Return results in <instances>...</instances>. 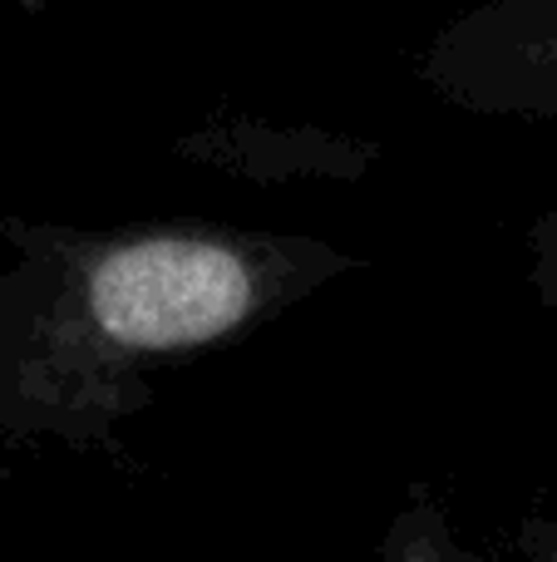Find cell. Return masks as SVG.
<instances>
[{
    "label": "cell",
    "instance_id": "cell-1",
    "mask_svg": "<svg viewBox=\"0 0 557 562\" xmlns=\"http://www.w3.org/2000/svg\"><path fill=\"white\" fill-rule=\"evenodd\" d=\"M0 435L114 445L154 405V370L213 350L351 277L361 257L306 233L223 223L55 227L5 217Z\"/></svg>",
    "mask_w": 557,
    "mask_h": 562
},
{
    "label": "cell",
    "instance_id": "cell-2",
    "mask_svg": "<svg viewBox=\"0 0 557 562\" xmlns=\"http://www.w3.org/2000/svg\"><path fill=\"white\" fill-rule=\"evenodd\" d=\"M414 75L484 119L557 124V0H479L424 40Z\"/></svg>",
    "mask_w": 557,
    "mask_h": 562
},
{
    "label": "cell",
    "instance_id": "cell-3",
    "mask_svg": "<svg viewBox=\"0 0 557 562\" xmlns=\"http://www.w3.org/2000/svg\"><path fill=\"white\" fill-rule=\"evenodd\" d=\"M178 154L257 183H296V178L355 183L375 164V144H361L351 134L311 124H262V119H213L207 128L178 138Z\"/></svg>",
    "mask_w": 557,
    "mask_h": 562
},
{
    "label": "cell",
    "instance_id": "cell-4",
    "mask_svg": "<svg viewBox=\"0 0 557 562\" xmlns=\"http://www.w3.org/2000/svg\"><path fill=\"white\" fill-rule=\"evenodd\" d=\"M380 562H479V558L459 543L444 498L430 484H410V494L400 498L390 528H385Z\"/></svg>",
    "mask_w": 557,
    "mask_h": 562
},
{
    "label": "cell",
    "instance_id": "cell-5",
    "mask_svg": "<svg viewBox=\"0 0 557 562\" xmlns=\"http://www.w3.org/2000/svg\"><path fill=\"white\" fill-rule=\"evenodd\" d=\"M528 247V286L548 311H557V207L543 213L523 237Z\"/></svg>",
    "mask_w": 557,
    "mask_h": 562
},
{
    "label": "cell",
    "instance_id": "cell-6",
    "mask_svg": "<svg viewBox=\"0 0 557 562\" xmlns=\"http://www.w3.org/2000/svg\"><path fill=\"white\" fill-rule=\"evenodd\" d=\"M513 562H557V514H538L519 528Z\"/></svg>",
    "mask_w": 557,
    "mask_h": 562
}]
</instances>
